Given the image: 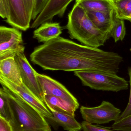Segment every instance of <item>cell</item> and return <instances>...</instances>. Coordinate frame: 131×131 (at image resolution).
I'll use <instances>...</instances> for the list:
<instances>
[{"label":"cell","mask_w":131,"mask_h":131,"mask_svg":"<svg viewBox=\"0 0 131 131\" xmlns=\"http://www.w3.org/2000/svg\"><path fill=\"white\" fill-rule=\"evenodd\" d=\"M74 0H48L44 9L31 25L32 28H37L42 24L52 21L54 17H62L67 8Z\"/></svg>","instance_id":"11"},{"label":"cell","mask_w":131,"mask_h":131,"mask_svg":"<svg viewBox=\"0 0 131 131\" xmlns=\"http://www.w3.org/2000/svg\"><path fill=\"white\" fill-rule=\"evenodd\" d=\"M74 73L83 85L92 89L118 92L128 89V82L117 74L94 70L77 71Z\"/></svg>","instance_id":"4"},{"label":"cell","mask_w":131,"mask_h":131,"mask_svg":"<svg viewBox=\"0 0 131 131\" xmlns=\"http://www.w3.org/2000/svg\"><path fill=\"white\" fill-rule=\"evenodd\" d=\"M95 27L102 32L110 35L115 17V11H86Z\"/></svg>","instance_id":"13"},{"label":"cell","mask_w":131,"mask_h":131,"mask_svg":"<svg viewBox=\"0 0 131 131\" xmlns=\"http://www.w3.org/2000/svg\"><path fill=\"white\" fill-rule=\"evenodd\" d=\"M30 58L44 70H94L115 74L123 61L117 53L79 44L61 37L36 47Z\"/></svg>","instance_id":"1"},{"label":"cell","mask_w":131,"mask_h":131,"mask_svg":"<svg viewBox=\"0 0 131 131\" xmlns=\"http://www.w3.org/2000/svg\"><path fill=\"white\" fill-rule=\"evenodd\" d=\"M0 131H12L8 122L0 117Z\"/></svg>","instance_id":"26"},{"label":"cell","mask_w":131,"mask_h":131,"mask_svg":"<svg viewBox=\"0 0 131 131\" xmlns=\"http://www.w3.org/2000/svg\"><path fill=\"white\" fill-rule=\"evenodd\" d=\"M62 34L60 23L48 21L42 24L34 31L33 37L38 42L45 43L60 37Z\"/></svg>","instance_id":"12"},{"label":"cell","mask_w":131,"mask_h":131,"mask_svg":"<svg viewBox=\"0 0 131 131\" xmlns=\"http://www.w3.org/2000/svg\"><path fill=\"white\" fill-rule=\"evenodd\" d=\"M86 11H115L112 0H75Z\"/></svg>","instance_id":"17"},{"label":"cell","mask_w":131,"mask_h":131,"mask_svg":"<svg viewBox=\"0 0 131 131\" xmlns=\"http://www.w3.org/2000/svg\"><path fill=\"white\" fill-rule=\"evenodd\" d=\"M8 7L7 0H0V15L2 18L7 17Z\"/></svg>","instance_id":"25"},{"label":"cell","mask_w":131,"mask_h":131,"mask_svg":"<svg viewBox=\"0 0 131 131\" xmlns=\"http://www.w3.org/2000/svg\"><path fill=\"white\" fill-rule=\"evenodd\" d=\"M28 13L32 19V15L36 0H24Z\"/></svg>","instance_id":"27"},{"label":"cell","mask_w":131,"mask_h":131,"mask_svg":"<svg viewBox=\"0 0 131 131\" xmlns=\"http://www.w3.org/2000/svg\"><path fill=\"white\" fill-rule=\"evenodd\" d=\"M114 130L131 131V115L122 119H118L112 126Z\"/></svg>","instance_id":"20"},{"label":"cell","mask_w":131,"mask_h":131,"mask_svg":"<svg viewBox=\"0 0 131 131\" xmlns=\"http://www.w3.org/2000/svg\"><path fill=\"white\" fill-rule=\"evenodd\" d=\"M25 49L22 33L15 28L0 27V60L14 58Z\"/></svg>","instance_id":"5"},{"label":"cell","mask_w":131,"mask_h":131,"mask_svg":"<svg viewBox=\"0 0 131 131\" xmlns=\"http://www.w3.org/2000/svg\"><path fill=\"white\" fill-rule=\"evenodd\" d=\"M14 58L20 69L22 83L44 102V94L37 78V72L30 64L24 53L16 54Z\"/></svg>","instance_id":"9"},{"label":"cell","mask_w":131,"mask_h":131,"mask_svg":"<svg viewBox=\"0 0 131 131\" xmlns=\"http://www.w3.org/2000/svg\"><path fill=\"white\" fill-rule=\"evenodd\" d=\"M10 113V107L7 99L1 88L0 89V117L8 121Z\"/></svg>","instance_id":"21"},{"label":"cell","mask_w":131,"mask_h":131,"mask_svg":"<svg viewBox=\"0 0 131 131\" xmlns=\"http://www.w3.org/2000/svg\"><path fill=\"white\" fill-rule=\"evenodd\" d=\"M80 112L84 121L91 124H107L115 121L120 115L121 111L112 103L103 101L100 105L94 107L82 106Z\"/></svg>","instance_id":"6"},{"label":"cell","mask_w":131,"mask_h":131,"mask_svg":"<svg viewBox=\"0 0 131 131\" xmlns=\"http://www.w3.org/2000/svg\"><path fill=\"white\" fill-rule=\"evenodd\" d=\"M66 28L71 39L92 47L103 46L111 37L98 30L88 17L86 11L77 4H74L68 14Z\"/></svg>","instance_id":"3"},{"label":"cell","mask_w":131,"mask_h":131,"mask_svg":"<svg viewBox=\"0 0 131 131\" xmlns=\"http://www.w3.org/2000/svg\"><path fill=\"white\" fill-rule=\"evenodd\" d=\"M7 2L8 14L5 21L18 30H27L31 27L32 19L24 0H7Z\"/></svg>","instance_id":"8"},{"label":"cell","mask_w":131,"mask_h":131,"mask_svg":"<svg viewBox=\"0 0 131 131\" xmlns=\"http://www.w3.org/2000/svg\"><path fill=\"white\" fill-rule=\"evenodd\" d=\"M117 18L131 22V0H112Z\"/></svg>","instance_id":"18"},{"label":"cell","mask_w":131,"mask_h":131,"mask_svg":"<svg viewBox=\"0 0 131 131\" xmlns=\"http://www.w3.org/2000/svg\"><path fill=\"white\" fill-rule=\"evenodd\" d=\"M83 131H119L111 130L105 128L101 127L84 121L81 124Z\"/></svg>","instance_id":"23"},{"label":"cell","mask_w":131,"mask_h":131,"mask_svg":"<svg viewBox=\"0 0 131 131\" xmlns=\"http://www.w3.org/2000/svg\"><path fill=\"white\" fill-rule=\"evenodd\" d=\"M0 74L17 85H21L22 81L20 69L14 58L0 60Z\"/></svg>","instance_id":"14"},{"label":"cell","mask_w":131,"mask_h":131,"mask_svg":"<svg viewBox=\"0 0 131 131\" xmlns=\"http://www.w3.org/2000/svg\"><path fill=\"white\" fill-rule=\"evenodd\" d=\"M1 88L9 104L8 122L12 131H52L42 114L7 88Z\"/></svg>","instance_id":"2"},{"label":"cell","mask_w":131,"mask_h":131,"mask_svg":"<svg viewBox=\"0 0 131 131\" xmlns=\"http://www.w3.org/2000/svg\"><path fill=\"white\" fill-rule=\"evenodd\" d=\"M0 83L2 86L5 87L13 93L20 96L42 114L46 118L51 117L53 116V114L44 102L37 97L23 83L19 86L1 74H0Z\"/></svg>","instance_id":"7"},{"label":"cell","mask_w":131,"mask_h":131,"mask_svg":"<svg viewBox=\"0 0 131 131\" xmlns=\"http://www.w3.org/2000/svg\"><path fill=\"white\" fill-rule=\"evenodd\" d=\"M126 28L124 20L115 17L114 18L111 37H113L115 42L123 40L126 35Z\"/></svg>","instance_id":"19"},{"label":"cell","mask_w":131,"mask_h":131,"mask_svg":"<svg viewBox=\"0 0 131 131\" xmlns=\"http://www.w3.org/2000/svg\"><path fill=\"white\" fill-rule=\"evenodd\" d=\"M44 99L49 110L52 109L71 116H75V111L78 108L71 103L53 95H44Z\"/></svg>","instance_id":"15"},{"label":"cell","mask_w":131,"mask_h":131,"mask_svg":"<svg viewBox=\"0 0 131 131\" xmlns=\"http://www.w3.org/2000/svg\"><path fill=\"white\" fill-rule=\"evenodd\" d=\"M128 72L129 77H130V86L129 102H128V104L126 108L125 109L124 111L121 114L118 119L124 118L131 115V68H128Z\"/></svg>","instance_id":"24"},{"label":"cell","mask_w":131,"mask_h":131,"mask_svg":"<svg viewBox=\"0 0 131 131\" xmlns=\"http://www.w3.org/2000/svg\"><path fill=\"white\" fill-rule=\"evenodd\" d=\"M48 0H36L32 15V20H34L44 9Z\"/></svg>","instance_id":"22"},{"label":"cell","mask_w":131,"mask_h":131,"mask_svg":"<svg viewBox=\"0 0 131 131\" xmlns=\"http://www.w3.org/2000/svg\"><path fill=\"white\" fill-rule=\"evenodd\" d=\"M50 110L53 114V116L46 118L61 126L65 130L80 131L82 129L81 124L76 121L75 116L60 113L52 109Z\"/></svg>","instance_id":"16"},{"label":"cell","mask_w":131,"mask_h":131,"mask_svg":"<svg viewBox=\"0 0 131 131\" xmlns=\"http://www.w3.org/2000/svg\"><path fill=\"white\" fill-rule=\"evenodd\" d=\"M37 76L44 95H49L57 97L79 108L77 99L62 84L45 75L37 72Z\"/></svg>","instance_id":"10"}]
</instances>
